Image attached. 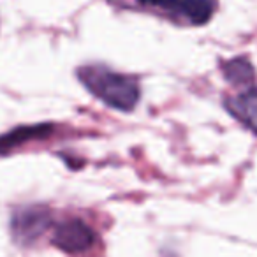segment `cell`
Returning a JSON list of instances; mask_svg holds the SVG:
<instances>
[{"mask_svg":"<svg viewBox=\"0 0 257 257\" xmlns=\"http://www.w3.org/2000/svg\"><path fill=\"white\" fill-rule=\"evenodd\" d=\"M78 78L90 93L114 109L131 111L140 102L141 90L133 76L114 72L104 65H85L78 71Z\"/></svg>","mask_w":257,"mask_h":257,"instance_id":"1","label":"cell"},{"mask_svg":"<svg viewBox=\"0 0 257 257\" xmlns=\"http://www.w3.org/2000/svg\"><path fill=\"white\" fill-rule=\"evenodd\" d=\"M138 8L178 25L199 27L211 20L215 13V0H134Z\"/></svg>","mask_w":257,"mask_h":257,"instance_id":"2","label":"cell"},{"mask_svg":"<svg viewBox=\"0 0 257 257\" xmlns=\"http://www.w3.org/2000/svg\"><path fill=\"white\" fill-rule=\"evenodd\" d=\"M51 225V211L46 206L32 204L23 206L13 213L11 217V232L13 238L22 245L32 243Z\"/></svg>","mask_w":257,"mask_h":257,"instance_id":"3","label":"cell"},{"mask_svg":"<svg viewBox=\"0 0 257 257\" xmlns=\"http://www.w3.org/2000/svg\"><path fill=\"white\" fill-rule=\"evenodd\" d=\"M53 245L67 253H81L92 248L95 243V232L79 218L64 220L53 229Z\"/></svg>","mask_w":257,"mask_h":257,"instance_id":"4","label":"cell"},{"mask_svg":"<svg viewBox=\"0 0 257 257\" xmlns=\"http://www.w3.org/2000/svg\"><path fill=\"white\" fill-rule=\"evenodd\" d=\"M225 109L245 125L248 131L257 134V88H248L225 99Z\"/></svg>","mask_w":257,"mask_h":257,"instance_id":"5","label":"cell"},{"mask_svg":"<svg viewBox=\"0 0 257 257\" xmlns=\"http://www.w3.org/2000/svg\"><path fill=\"white\" fill-rule=\"evenodd\" d=\"M51 131L50 125H34V127H22V128H15L9 134L0 138V152H9L13 148L20 147L25 141H32V140H39V138L48 136Z\"/></svg>","mask_w":257,"mask_h":257,"instance_id":"6","label":"cell"},{"mask_svg":"<svg viewBox=\"0 0 257 257\" xmlns=\"http://www.w3.org/2000/svg\"><path fill=\"white\" fill-rule=\"evenodd\" d=\"M222 71H224L225 79L229 83H232V85H245V83L252 81L253 78V69L246 58L229 60L227 64H224Z\"/></svg>","mask_w":257,"mask_h":257,"instance_id":"7","label":"cell"}]
</instances>
